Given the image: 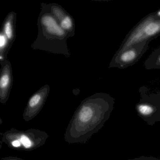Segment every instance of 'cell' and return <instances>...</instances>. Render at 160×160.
<instances>
[{"instance_id":"cell-1","label":"cell","mask_w":160,"mask_h":160,"mask_svg":"<svg viewBox=\"0 0 160 160\" xmlns=\"http://www.w3.org/2000/svg\"><path fill=\"white\" fill-rule=\"evenodd\" d=\"M114 104L115 99L103 92L84 99L68 125L65 135L66 141L72 143L87 141L109 119Z\"/></svg>"},{"instance_id":"cell-2","label":"cell","mask_w":160,"mask_h":160,"mask_svg":"<svg viewBox=\"0 0 160 160\" xmlns=\"http://www.w3.org/2000/svg\"><path fill=\"white\" fill-rule=\"evenodd\" d=\"M37 26L38 36L32 44V49L62 55L66 58L71 57L67 43V40L71 37L62 29L43 2L41 4Z\"/></svg>"},{"instance_id":"cell-3","label":"cell","mask_w":160,"mask_h":160,"mask_svg":"<svg viewBox=\"0 0 160 160\" xmlns=\"http://www.w3.org/2000/svg\"><path fill=\"white\" fill-rule=\"evenodd\" d=\"M160 35V19L152 13L144 18L130 31L117 53H120L136 44L151 41Z\"/></svg>"},{"instance_id":"cell-4","label":"cell","mask_w":160,"mask_h":160,"mask_svg":"<svg viewBox=\"0 0 160 160\" xmlns=\"http://www.w3.org/2000/svg\"><path fill=\"white\" fill-rule=\"evenodd\" d=\"M46 133L39 130L18 131L12 130L3 134V141L15 149L31 150L44 144L47 138Z\"/></svg>"},{"instance_id":"cell-5","label":"cell","mask_w":160,"mask_h":160,"mask_svg":"<svg viewBox=\"0 0 160 160\" xmlns=\"http://www.w3.org/2000/svg\"><path fill=\"white\" fill-rule=\"evenodd\" d=\"M140 100L135 107L138 115L148 125L160 122V92L140 91Z\"/></svg>"},{"instance_id":"cell-6","label":"cell","mask_w":160,"mask_h":160,"mask_svg":"<svg viewBox=\"0 0 160 160\" xmlns=\"http://www.w3.org/2000/svg\"><path fill=\"white\" fill-rule=\"evenodd\" d=\"M150 42V41L141 42L120 53H116L110 62L109 68L123 69L135 64L148 50Z\"/></svg>"},{"instance_id":"cell-7","label":"cell","mask_w":160,"mask_h":160,"mask_svg":"<svg viewBox=\"0 0 160 160\" xmlns=\"http://www.w3.org/2000/svg\"><path fill=\"white\" fill-rule=\"evenodd\" d=\"M50 86L45 85L30 98L23 114L26 121H29L36 117L42 110L49 95Z\"/></svg>"},{"instance_id":"cell-8","label":"cell","mask_w":160,"mask_h":160,"mask_svg":"<svg viewBox=\"0 0 160 160\" xmlns=\"http://www.w3.org/2000/svg\"><path fill=\"white\" fill-rule=\"evenodd\" d=\"M0 102L5 104L8 101L12 87L13 77L12 64L9 60L1 64Z\"/></svg>"},{"instance_id":"cell-9","label":"cell","mask_w":160,"mask_h":160,"mask_svg":"<svg viewBox=\"0 0 160 160\" xmlns=\"http://www.w3.org/2000/svg\"><path fill=\"white\" fill-rule=\"evenodd\" d=\"M16 13L14 12H10L6 16L3 21L1 28L12 45L15 41L16 37Z\"/></svg>"},{"instance_id":"cell-10","label":"cell","mask_w":160,"mask_h":160,"mask_svg":"<svg viewBox=\"0 0 160 160\" xmlns=\"http://www.w3.org/2000/svg\"><path fill=\"white\" fill-rule=\"evenodd\" d=\"M12 47V45L1 29L0 32V64L8 60V54Z\"/></svg>"},{"instance_id":"cell-11","label":"cell","mask_w":160,"mask_h":160,"mask_svg":"<svg viewBox=\"0 0 160 160\" xmlns=\"http://www.w3.org/2000/svg\"><path fill=\"white\" fill-rule=\"evenodd\" d=\"M49 12L55 18L59 24L68 14V12L61 5L57 3H45Z\"/></svg>"},{"instance_id":"cell-12","label":"cell","mask_w":160,"mask_h":160,"mask_svg":"<svg viewBox=\"0 0 160 160\" xmlns=\"http://www.w3.org/2000/svg\"><path fill=\"white\" fill-rule=\"evenodd\" d=\"M59 25L62 29L68 33L71 38L75 35V23L73 18L69 13L61 21Z\"/></svg>"},{"instance_id":"cell-13","label":"cell","mask_w":160,"mask_h":160,"mask_svg":"<svg viewBox=\"0 0 160 160\" xmlns=\"http://www.w3.org/2000/svg\"><path fill=\"white\" fill-rule=\"evenodd\" d=\"M146 69H160V47L151 53L145 62Z\"/></svg>"},{"instance_id":"cell-14","label":"cell","mask_w":160,"mask_h":160,"mask_svg":"<svg viewBox=\"0 0 160 160\" xmlns=\"http://www.w3.org/2000/svg\"><path fill=\"white\" fill-rule=\"evenodd\" d=\"M125 160H160V158H156L152 156H141L136 158L127 159Z\"/></svg>"},{"instance_id":"cell-15","label":"cell","mask_w":160,"mask_h":160,"mask_svg":"<svg viewBox=\"0 0 160 160\" xmlns=\"http://www.w3.org/2000/svg\"><path fill=\"white\" fill-rule=\"evenodd\" d=\"M153 14L156 18L160 19V10L157 11V12H153Z\"/></svg>"},{"instance_id":"cell-16","label":"cell","mask_w":160,"mask_h":160,"mask_svg":"<svg viewBox=\"0 0 160 160\" xmlns=\"http://www.w3.org/2000/svg\"><path fill=\"white\" fill-rule=\"evenodd\" d=\"M4 160H23L21 159H18L15 157H8V158H4Z\"/></svg>"}]
</instances>
